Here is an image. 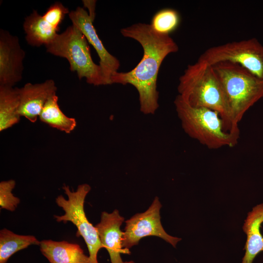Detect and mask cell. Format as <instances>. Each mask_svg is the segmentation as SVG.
Masks as SVG:
<instances>
[{"label":"cell","instance_id":"obj_11","mask_svg":"<svg viewBox=\"0 0 263 263\" xmlns=\"http://www.w3.org/2000/svg\"><path fill=\"white\" fill-rule=\"evenodd\" d=\"M124 220L117 209L112 213L104 211L100 222L95 225L100 241L109 254L111 263H123L121 254L131 253L129 249L122 246L124 232L121 230L120 226Z\"/></svg>","mask_w":263,"mask_h":263},{"label":"cell","instance_id":"obj_19","mask_svg":"<svg viewBox=\"0 0 263 263\" xmlns=\"http://www.w3.org/2000/svg\"><path fill=\"white\" fill-rule=\"evenodd\" d=\"M180 16L175 10L166 8L158 11L152 17L151 28L155 32L169 35L174 31L179 25Z\"/></svg>","mask_w":263,"mask_h":263},{"label":"cell","instance_id":"obj_21","mask_svg":"<svg viewBox=\"0 0 263 263\" xmlns=\"http://www.w3.org/2000/svg\"><path fill=\"white\" fill-rule=\"evenodd\" d=\"M69 13L68 9L61 2H56L48 8L42 16L46 21L59 31V26L66 15Z\"/></svg>","mask_w":263,"mask_h":263},{"label":"cell","instance_id":"obj_9","mask_svg":"<svg viewBox=\"0 0 263 263\" xmlns=\"http://www.w3.org/2000/svg\"><path fill=\"white\" fill-rule=\"evenodd\" d=\"M25 52L18 37L0 30V86L13 87L22 78Z\"/></svg>","mask_w":263,"mask_h":263},{"label":"cell","instance_id":"obj_2","mask_svg":"<svg viewBox=\"0 0 263 263\" xmlns=\"http://www.w3.org/2000/svg\"><path fill=\"white\" fill-rule=\"evenodd\" d=\"M177 89L178 95L188 104L218 112L225 130L239 134L234 129L225 95L212 65L198 60L188 65L179 78Z\"/></svg>","mask_w":263,"mask_h":263},{"label":"cell","instance_id":"obj_17","mask_svg":"<svg viewBox=\"0 0 263 263\" xmlns=\"http://www.w3.org/2000/svg\"><path fill=\"white\" fill-rule=\"evenodd\" d=\"M38 118L52 128L66 133L71 132L76 126L75 119L66 116L60 109L56 94L48 99Z\"/></svg>","mask_w":263,"mask_h":263},{"label":"cell","instance_id":"obj_10","mask_svg":"<svg viewBox=\"0 0 263 263\" xmlns=\"http://www.w3.org/2000/svg\"><path fill=\"white\" fill-rule=\"evenodd\" d=\"M69 15L72 24L77 27L84 35L87 41L95 50L99 57V64L107 85L111 84V77L117 72L119 60L111 55L105 48L98 37L93 22L94 20L88 12L81 7L71 11Z\"/></svg>","mask_w":263,"mask_h":263},{"label":"cell","instance_id":"obj_7","mask_svg":"<svg viewBox=\"0 0 263 263\" xmlns=\"http://www.w3.org/2000/svg\"><path fill=\"white\" fill-rule=\"evenodd\" d=\"M198 60L210 65L222 61L236 63L263 80V46L255 38L210 47Z\"/></svg>","mask_w":263,"mask_h":263},{"label":"cell","instance_id":"obj_13","mask_svg":"<svg viewBox=\"0 0 263 263\" xmlns=\"http://www.w3.org/2000/svg\"><path fill=\"white\" fill-rule=\"evenodd\" d=\"M39 246L50 263H90L89 257L78 244L48 240L41 241Z\"/></svg>","mask_w":263,"mask_h":263},{"label":"cell","instance_id":"obj_5","mask_svg":"<svg viewBox=\"0 0 263 263\" xmlns=\"http://www.w3.org/2000/svg\"><path fill=\"white\" fill-rule=\"evenodd\" d=\"M45 46L48 53L66 58L70 70L75 72L79 79L85 77L88 84L94 86L107 85L100 66L92 58L88 41L74 24L57 33Z\"/></svg>","mask_w":263,"mask_h":263},{"label":"cell","instance_id":"obj_4","mask_svg":"<svg viewBox=\"0 0 263 263\" xmlns=\"http://www.w3.org/2000/svg\"><path fill=\"white\" fill-rule=\"evenodd\" d=\"M174 103L184 131L190 137L210 149L234 147L239 134L227 132L219 113L204 107H195L179 95Z\"/></svg>","mask_w":263,"mask_h":263},{"label":"cell","instance_id":"obj_23","mask_svg":"<svg viewBox=\"0 0 263 263\" xmlns=\"http://www.w3.org/2000/svg\"><path fill=\"white\" fill-rule=\"evenodd\" d=\"M123 263H135L133 261H130L128 262H125Z\"/></svg>","mask_w":263,"mask_h":263},{"label":"cell","instance_id":"obj_16","mask_svg":"<svg viewBox=\"0 0 263 263\" xmlns=\"http://www.w3.org/2000/svg\"><path fill=\"white\" fill-rule=\"evenodd\" d=\"M18 88L0 86V131L7 130L20 120Z\"/></svg>","mask_w":263,"mask_h":263},{"label":"cell","instance_id":"obj_8","mask_svg":"<svg viewBox=\"0 0 263 263\" xmlns=\"http://www.w3.org/2000/svg\"><path fill=\"white\" fill-rule=\"evenodd\" d=\"M162 205L155 197L149 208L137 213L127 220L122 238V246L129 249L137 245L143 238L155 236L161 238L175 247L181 238L171 236L164 230L160 221V210Z\"/></svg>","mask_w":263,"mask_h":263},{"label":"cell","instance_id":"obj_15","mask_svg":"<svg viewBox=\"0 0 263 263\" xmlns=\"http://www.w3.org/2000/svg\"><path fill=\"white\" fill-rule=\"evenodd\" d=\"M23 26L26 40L32 46H45L52 41L59 31L36 10L25 18Z\"/></svg>","mask_w":263,"mask_h":263},{"label":"cell","instance_id":"obj_6","mask_svg":"<svg viewBox=\"0 0 263 263\" xmlns=\"http://www.w3.org/2000/svg\"><path fill=\"white\" fill-rule=\"evenodd\" d=\"M62 188L68 197L66 199L62 195L58 196L56 202L61 207L64 214L54 217L57 222H71L77 228V234L81 236L87 245L90 263H99L97 256L98 251L104 248L99 238L95 226L88 221L84 208L85 198L91 190L90 186L83 184L78 186L76 191H71L68 186Z\"/></svg>","mask_w":263,"mask_h":263},{"label":"cell","instance_id":"obj_20","mask_svg":"<svg viewBox=\"0 0 263 263\" xmlns=\"http://www.w3.org/2000/svg\"><path fill=\"white\" fill-rule=\"evenodd\" d=\"M16 185L13 179L1 181L0 183V207L1 208L14 211L20 203L18 197L12 193Z\"/></svg>","mask_w":263,"mask_h":263},{"label":"cell","instance_id":"obj_1","mask_svg":"<svg viewBox=\"0 0 263 263\" xmlns=\"http://www.w3.org/2000/svg\"><path fill=\"white\" fill-rule=\"evenodd\" d=\"M120 32L124 37L138 41L143 55L130 71L113 74L111 83L133 86L139 94L140 111L144 114H153L159 107L157 79L160 66L168 55L178 51V46L169 35L155 32L148 24L135 23L122 28Z\"/></svg>","mask_w":263,"mask_h":263},{"label":"cell","instance_id":"obj_3","mask_svg":"<svg viewBox=\"0 0 263 263\" xmlns=\"http://www.w3.org/2000/svg\"><path fill=\"white\" fill-rule=\"evenodd\" d=\"M226 96L234 129L246 112L263 97V80L242 66L229 61L212 65Z\"/></svg>","mask_w":263,"mask_h":263},{"label":"cell","instance_id":"obj_22","mask_svg":"<svg viewBox=\"0 0 263 263\" xmlns=\"http://www.w3.org/2000/svg\"><path fill=\"white\" fill-rule=\"evenodd\" d=\"M83 3L85 7H87L89 12L88 13L90 16L94 20L95 14V0H83Z\"/></svg>","mask_w":263,"mask_h":263},{"label":"cell","instance_id":"obj_12","mask_svg":"<svg viewBox=\"0 0 263 263\" xmlns=\"http://www.w3.org/2000/svg\"><path fill=\"white\" fill-rule=\"evenodd\" d=\"M18 90L19 113L20 116L35 123L48 99L56 94L57 87L53 79H47L40 83H27Z\"/></svg>","mask_w":263,"mask_h":263},{"label":"cell","instance_id":"obj_18","mask_svg":"<svg viewBox=\"0 0 263 263\" xmlns=\"http://www.w3.org/2000/svg\"><path fill=\"white\" fill-rule=\"evenodd\" d=\"M40 244L34 236L19 235L3 228L0 231V263H6L12 255L19 250Z\"/></svg>","mask_w":263,"mask_h":263},{"label":"cell","instance_id":"obj_14","mask_svg":"<svg viewBox=\"0 0 263 263\" xmlns=\"http://www.w3.org/2000/svg\"><path fill=\"white\" fill-rule=\"evenodd\" d=\"M263 223V203L254 207L244 221L243 229L247 235V240L241 263H253L257 255L263 251V236L260 229Z\"/></svg>","mask_w":263,"mask_h":263}]
</instances>
